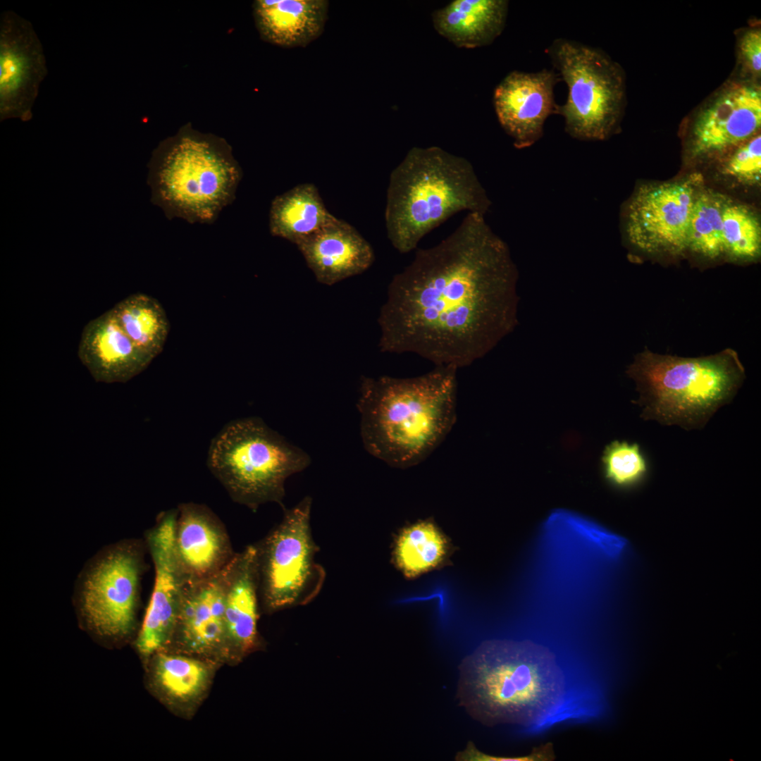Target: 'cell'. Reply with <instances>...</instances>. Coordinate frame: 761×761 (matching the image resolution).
<instances>
[{"mask_svg":"<svg viewBox=\"0 0 761 761\" xmlns=\"http://www.w3.org/2000/svg\"><path fill=\"white\" fill-rule=\"evenodd\" d=\"M518 278L507 243L483 215L468 213L394 276L378 318L380 350L435 366L471 365L519 324Z\"/></svg>","mask_w":761,"mask_h":761,"instance_id":"cell-1","label":"cell"},{"mask_svg":"<svg viewBox=\"0 0 761 761\" xmlns=\"http://www.w3.org/2000/svg\"><path fill=\"white\" fill-rule=\"evenodd\" d=\"M457 369L435 366L411 378L362 377L357 407L366 451L397 469L425 460L455 424Z\"/></svg>","mask_w":761,"mask_h":761,"instance_id":"cell-2","label":"cell"},{"mask_svg":"<svg viewBox=\"0 0 761 761\" xmlns=\"http://www.w3.org/2000/svg\"><path fill=\"white\" fill-rule=\"evenodd\" d=\"M457 697L487 726L528 724L563 700L566 680L555 655L531 641L483 642L459 666Z\"/></svg>","mask_w":761,"mask_h":761,"instance_id":"cell-3","label":"cell"},{"mask_svg":"<svg viewBox=\"0 0 761 761\" xmlns=\"http://www.w3.org/2000/svg\"><path fill=\"white\" fill-rule=\"evenodd\" d=\"M491 201L471 163L439 147H413L391 172L385 220L388 237L402 254L461 211L485 216Z\"/></svg>","mask_w":761,"mask_h":761,"instance_id":"cell-4","label":"cell"},{"mask_svg":"<svg viewBox=\"0 0 761 761\" xmlns=\"http://www.w3.org/2000/svg\"><path fill=\"white\" fill-rule=\"evenodd\" d=\"M626 373L636 383L641 418L687 431L703 428L734 399L745 378L739 356L731 348L699 357L645 349Z\"/></svg>","mask_w":761,"mask_h":761,"instance_id":"cell-5","label":"cell"},{"mask_svg":"<svg viewBox=\"0 0 761 761\" xmlns=\"http://www.w3.org/2000/svg\"><path fill=\"white\" fill-rule=\"evenodd\" d=\"M311 464L309 455L260 418L230 421L210 444L207 465L231 497L252 509L283 505L285 482Z\"/></svg>","mask_w":761,"mask_h":761,"instance_id":"cell-6","label":"cell"},{"mask_svg":"<svg viewBox=\"0 0 761 761\" xmlns=\"http://www.w3.org/2000/svg\"><path fill=\"white\" fill-rule=\"evenodd\" d=\"M149 168L151 201L167 216L192 222L216 218L233 200L242 174L231 157L193 137L159 149Z\"/></svg>","mask_w":761,"mask_h":761,"instance_id":"cell-7","label":"cell"},{"mask_svg":"<svg viewBox=\"0 0 761 761\" xmlns=\"http://www.w3.org/2000/svg\"><path fill=\"white\" fill-rule=\"evenodd\" d=\"M547 54L568 89L565 103L558 106L566 132L580 140L607 138L624 107L621 67L600 49L564 38L553 41Z\"/></svg>","mask_w":761,"mask_h":761,"instance_id":"cell-8","label":"cell"},{"mask_svg":"<svg viewBox=\"0 0 761 761\" xmlns=\"http://www.w3.org/2000/svg\"><path fill=\"white\" fill-rule=\"evenodd\" d=\"M311 498L285 509L281 522L257 545L259 590L267 610L305 605L320 592L326 572L315 560Z\"/></svg>","mask_w":761,"mask_h":761,"instance_id":"cell-9","label":"cell"},{"mask_svg":"<svg viewBox=\"0 0 761 761\" xmlns=\"http://www.w3.org/2000/svg\"><path fill=\"white\" fill-rule=\"evenodd\" d=\"M698 178L642 185L629 199L624 211V235L638 252L675 256L687 250Z\"/></svg>","mask_w":761,"mask_h":761,"instance_id":"cell-10","label":"cell"},{"mask_svg":"<svg viewBox=\"0 0 761 761\" xmlns=\"http://www.w3.org/2000/svg\"><path fill=\"white\" fill-rule=\"evenodd\" d=\"M142 561L138 549L124 543L102 555L87 573L81 603L89 624L99 634L123 636L135 622Z\"/></svg>","mask_w":761,"mask_h":761,"instance_id":"cell-11","label":"cell"},{"mask_svg":"<svg viewBox=\"0 0 761 761\" xmlns=\"http://www.w3.org/2000/svg\"><path fill=\"white\" fill-rule=\"evenodd\" d=\"M48 69L32 23L16 12L0 17V120L29 121Z\"/></svg>","mask_w":761,"mask_h":761,"instance_id":"cell-12","label":"cell"},{"mask_svg":"<svg viewBox=\"0 0 761 761\" xmlns=\"http://www.w3.org/2000/svg\"><path fill=\"white\" fill-rule=\"evenodd\" d=\"M178 509L163 513L147 536L154 565V585L137 646L143 655H150L174 636L182 602L186 581L175 547Z\"/></svg>","mask_w":761,"mask_h":761,"instance_id":"cell-13","label":"cell"},{"mask_svg":"<svg viewBox=\"0 0 761 761\" xmlns=\"http://www.w3.org/2000/svg\"><path fill=\"white\" fill-rule=\"evenodd\" d=\"M562 80L552 70L536 73L514 70L496 86L493 93L495 111L502 129L513 140L515 147H528L543 135L544 124L558 114L554 89Z\"/></svg>","mask_w":761,"mask_h":761,"instance_id":"cell-14","label":"cell"},{"mask_svg":"<svg viewBox=\"0 0 761 761\" xmlns=\"http://www.w3.org/2000/svg\"><path fill=\"white\" fill-rule=\"evenodd\" d=\"M761 126V92L752 84L724 89L698 114L691 136L695 156L733 150L750 139Z\"/></svg>","mask_w":761,"mask_h":761,"instance_id":"cell-15","label":"cell"},{"mask_svg":"<svg viewBox=\"0 0 761 761\" xmlns=\"http://www.w3.org/2000/svg\"><path fill=\"white\" fill-rule=\"evenodd\" d=\"M175 547L187 585L214 575L235 555L216 516L195 503L182 504L178 509Z\"/></svg>","mask_w":761,"mask_h":761,"instance_id":"cell-16","label":"cell"},{"mask_svg":"<svg viewBox=\"0 0 761 761\" xmlns=\"http://www.w3.org/2000/svg\"><path fill=\"white\" fill-rule=\"evenodd\" d=\"M78 354L93 378L106 383H125L154 359L135 345L111 309L85 326Z\"/></svg>","mask_w":761,"mask_h":761,"instance_id":"cell-17","label":"cell"},{"mask_svg":"<svg viewBox=\"0 0 761 761\" xmlns=\"http://www.w3.org/2000/svg\"><path fill=\"white\" fill-rule=\"evenodd\" d=\"M235 556L214 575L186 586L174 636L190 650L206 652L226 641L225 599Z\"/></svg>","mask_w":761,"mask_h":761,"instance_id":"cell-18","label":"cell"},{"mask_svg":"<svg viewBox=\"0 0 761 761\" xmlns=\"http://www.w3.org/2000/svg\"><path fill=\"white\" fill-rule=\"evenodd\" d=\"M296 246L316 280L328 285L362 273L375 259L369 242L338 218Z\"/></svg>","mask_w":761,"mask_h":761,"instance_id":"cell-19","label":"cell"},{"mask_svg":"<svg viewBox=\"0 0 761 761\" xmlns=\"http://www.w3.org/2000/svg\"><path fill=\"white\" fill-rule=\"evenodd\" d=\"M327 0H257L254 15L261 36L284 47H304L323 32Z\"/></svg>","mask_w":761,"mask_h":761,"instance_id":"cell-20","label":"cell"},{"mask_svg":"<svg viewBox=\"0 0 761 761\" xmlns=\"http://www.w3.org/2000/svg\"><path fill=\"white\" fill-rule=\"evenodd\" d=\"M508 6L507 0H454L433 13V25L457 47H481L502 32Z\"/></svg>","mask_w":761,"mask_h":761,"instance_id":"cell-21","label":"cell"},{"mask_svg":"<svg viewBox=\"0 0 761 761\" xmlns=\"http://www.w3.org/2000/svg\"><path fill=\"white\" fill-rule=\"evenodd\" d=\"M259 574L256 545L235 554L226 589V641L242 653L257 641Z\"/></svg>","mask_w":761,"mask_h":761,"instance_id":"cell-22","label":"cell"},{"mask_svg":"<svg viewBox=\"0 0 761 761\" xmlns=\"http://www.w3.org/2000/svg\"><path fill=\"white\" fill-rule=\"evenodd\" d=\"M336 218L327 209L316 185L302 183L278 195L272 201L269 230L273 236L297 245Z\"/></svg>","mask_w":761,"mask_h":761,"instance_id":"cell-23","label":"cell"},{"mask_svg":"<svg viewBox=\"0 0 761 761\" xmlns=\"http://www.w3.org/2000/svg\"><path fill=\"white\" fill-rule=\"evenodd\" d=\"M454 547L434 520H419L397 533L393 541L392 561L408 579L450 564Z\"/></svg>","mask_w":761,"mask_h":761,"instance_id":"cell-24","label":"cell"},{"mask_svg":"<svg viewBox=\"0 0 761 761\" xmlns=\"http://www.w3.org/2000/svg\"><path fill=\"white\" fill-rule=\"evenodd\" d=\"M111 310L120 328L137 348L152 359L162 352L170 324L164 309L156 299L136 293L116 304Z\"/></svg>","mask_w":761,"mask_h":761,"instance_id":"cell-25","label":"cell"},{"mask_svg":"<svg viewBox=\"0 0 761 761\" xmlns=\"http://www.w3.org/2000/svg\"><path fill=\"white\" fill-rule=\"evenodd\" d=\"M727 201L711 191H699L689 221L687 250L714 261L725 256L722 215Z\"/></svg>","mask_w":761,"mask_h":761,"instance_id":"cell-26","label":"cell"},{"mask_svg":"<svg viewBox=\"0 0 761 761\" xmlns=\"http://www.w3.org/2000/svg\"><path fill=\"white\" fill-rule=\"evenodd\" d=\"M725 256L751 261L760 254L761 228L757 216L746 206L727 201L722 215Z\"/></svg>","mask_w":761,"mask_h":761,"instance_id":"cell-27","label":"cell"},{"mask_svg":"<svg viewBox=\"0 0 761 761\" xmlns=\"http://www.w3.org/2000/svg\"><path fill=\"white\" fill-rule=\"evenodd\" d=\"M155 675L168 695L179 700H188L204 689L209 672L206 666L197 660L160 654L155 665Z\"/></svg>","mask_w":761,"mask_h":761,"instance_id":"cell-28","label":"cell"},{"mask_svg":"<svg viewBox=\"0 0 761 761\" xmlns=\"http://www.w3.org/2000/svg\"><path fill=\"white\" fill-rule=\"evenodd\" d=\"M605 478L613 485L629 488L638 483L647 473V463L636 443L614 440L602 456Z\"/></svg>","mask_w":761,"mask_h":761,"instance_id":"cell-29","label":"cell"},{"mask_svg":"<svg viewBox=\"0 0 761 761\" xmlns=\"http://www.w3.org/2000/svg\"><path fill=\"white\" fill-rule=\"evenodd\" d=\"M726 175L754 185L761 179V136L757 134L731 151L723 167Z\"/></svg>","mask_w":761,"mask_h":761,"instance_id":"cell-30","label":"cell"},{"mask_svg":"<svg viewBox=\"0 0 761 761\" xmlns=\"http://www.w3.org/2000/svg\"><path fill=\"white\" fill-rule=\"evenodd\" d=\"M555 516L564 524L587 534V537L595 543L610 557L619 556L626 545L624 538L617 536L578 515L565 511H558Z\"/></svg>","mask_w":761,"mask_h":761,"instance_id":"cell-31","label":"cell"},{"mask_svg":"<svg viewBox=\"0 0 761 761\" xmlns=\"http://www.w3.org/2000/svg\"><path fill=\"white\" fill-rule=\"evenodd\" d=\"M555 755L552 743H547L533 748L530 754L523 756L505 757L485 754L476 748L473 742L469 741L466 748L457 753V761H552Z\"/></svg>","mask_w":761,"mask_h":761,"instance_id":"cell-32","label":"cell"},{"mask_svg":"<svg viewBox=\"0 0 761 761\" xmlns=\"http://www.w3.org/2000/svg\"><path fill=\"white\" fill-rule=\"evenodd\" d=\"M741 60L747 70L755 77L761 72V32L758 29L746 31L739 44Z\"/></svg>","mask_w":761,"mask_h":761,"instance_id":"cell-33","label":"cell"}]
</instances>
